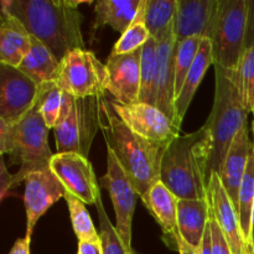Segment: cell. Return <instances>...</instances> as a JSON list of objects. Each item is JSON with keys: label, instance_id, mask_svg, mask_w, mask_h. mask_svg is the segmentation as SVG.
<instances>
[{"label": "cell", "instance_id": "obj_2", "mask_svg": "<svg viewBox=\"0 0 254 254\" xmlns=\"http://www.w3.org/2000/svg\"><path fill=\"white\" fill-rule=\"evenodd\" d=\"M104 121L101 129L108 149L116 155L126 175L141 197L160 181L161 161L169 144L150 140L134 133L112 111L109 102L103 99Z\"/></svg>", "mask_w": 254, "mask_h": 254}, {"label": "cell", "instance_id": "obj_40", "mask_svg": "<svg viewBox=\"0 0 254 254\" xmlns=\"http://www.w3.org/2000/svg\"><path fill=\"white\" fill-rule=\"evenodd\" d=\"M250 248L254 253V203L252 210V223H251V237H250Z\"/></svg>", "mask_w": 254, "mask_h": 254}, {"label": "cell", "instance_id": "obj_4", "mask_svg": "<svg viewBox=\"0 0 254 254\" xmlns=\"http://www.w3.org/2000/svg\"><path fill=\"white\" fill-rule=\"evenodd\" d=\"M248 111L236 82L235 72L216 67L213 106L203 124L207 136L208 173L220 174L230 146L241 129L247 126Z\"/></svg>", "mask_w": 254, "mask_h": 254}, {"label": "cell", "instance_id": "obj_36", "mask_svg": "<svg viewBox=\"0 0 254 254\" xmlns=\"http://www.w3.org/2000/svg\"><path fill=\"white\" fill-rule=\"evenodd\" d=\"M200 254H213L212 250V233H211V223L208 221L206 226L205 235H203L202 242L200 246Z\"/></svg>", "mask_w": 254, "mask_h": 254}, {"label": "cell", "instance_id": "obj_31", "mask_svg": "<svg viewBox=\"0 0 254 254\" xmlns=\"http://www.w3.org/2000/svg\"><path fill=\"white\" fill-rule=\"evenodd\" d=\"M202 39L190 37L176 42L175 47V101L184 86L186 76L196 59Z\"/></svg>", "mask_w": 254, "mask_h": 254}, {"label": "cell", "instance_id": "obj_6", "mask_svg": "<svg viewBox=\"0 0 254 254\" xmlns=\"http://www.w3.org/2000/svg\"><path fill=\"white\" fill-rule=\"evenodd\" d=\"M103 96L76 98L64 92L59 122L54 128L57 153H76L88 158L92 141L101 128Z\"/></svg>", "mask_w": 254, "mask_h": 254}, {"label": "cell", "instance_id": "obj_7", "mask_svg": "<svg viewBox=\"0 0 254 254\" xmlns=\"http://www.w3.org/2000/svg\"><path fill=\"white\" fill-rule=\"evenodd\" d=\"M250 1L218 0L210 37L213 64L235 72L247 49L250 29Z\"/></svg>", "mask_w": 254, "mask_h": 254}, {"label": "cell", "instance_id": "obj_8", "mask_svg": "<svg viewBox=\"0 0 254 254\" xmlns=\"http://www.w3.org/2000/svg\"><path fill=\"white\" fill-rule=\"evenodd\" d=\"M106 64L93 52L74 50L60 61L56 74L57 86L76 98L99 97L107 92Z\"/></svg>", "mask_w": 254, "mask_h": 254}, {"label": "cell", "instance_id": "obj_25", "mask_svg": "<svg viewBox=\"0 0 254 254\" xmlns=\"http://www.w3.org/2000/svg\"><path fill=\"white\" fill-rule=\"evenodd\" d=\"M178 0H145L144 21L150 37L158 42L174 35Z\"/></svg>", "mask_w": 254, "mask_h": 254}, {"label": "cell", "instance_id": "obj_32", "mask_svg": "<svg viewBox=\"0 0 254 254\" xmlns=\"http://www.w3.org/2000/svg\"><path fill=\"white\" fill-rule=\"evenodd\" d=\"M64 103V91L56 84L50 82L40 86L39 108L47 128L54 129L59 122Z\"/></svg>", "mask_w": 254, "mask_h": 254}, {"label": "cell", "instance_id": "obj_11", "mask_svg": "<svg viewBox=\"0 0 254 254\" xmlns=\"http://www.w3.org/2000/svg\"><path fill=\"white\" fill-rule=\"evenodd\" d=\"M112 111L134 133L150 140L170 144L180 136V128L155 106L138 102L134 104H122L108 101Z\"/></svg>", "mask_w": 254, "mask_h": 254}, {"label": "cell", "instance_id": "obj_30", "mask_svg": "<svg viewBox=\"0 0 254 254\" xmlns=\"http://www.w3.org/2000/svg\"><path fill=\"white\" fill-rule=\"evenodd\" d=\"M235 76L246 109L254 113V41L246 49Z\"/></svg>", "mask_w": 254, "mask_h": 254}, {"label": "cell", "instance_id": "obj_26", "mask_svg": "<svg viewBox=\"0 0 254 254\" xmlns=\"http://www.w3.org/2000/svg\"><path fill=\"white\" fill-rule=\"evenodd\" d=\"M156 71H158V41L150 37L141 47L139 102L155 106Z\"/></svg>", "mask_w": 254, "mask_h": 254}, {"label": "cell", "instance_id": "obj_1", "mask_svg": "<svg viewBox=\"0 0 254 254\" xmlns=\"http://www.w3.org/2000/svg\"><path fill=\"white\" fill-rule=\"evenodd\" d=\"M78 5L69 0H2L1 11L16 17L61 61L74 50H86Z\"/></svg>", "mask_w": 254, "mask_h": 254}, {"label": "cell", "instance_id": "obj_16", "mask_svg": "<svg viewBox=\"0 0 254 254\" xmlns=\"http://www.w3.org/2000/svg\"><path fill=\"white\" fill-rule=\"evenodd\" d=\"M218 0H178L174 36L176 42L190 37H210Z\"/></svg>", "mask_w": 254, "mask_h": 254}, {"label": "cell", "instance_id": "obj_15", "mask_svg": "<svg viewBox=\"0 0 254 254\" xmlns=\"http://www.w3.org/2000/svg\"><path fill=\"white\" fill-rule=\"evenodd\" d=\"M206 200L210 206V216L217 221L218 226L230 245L232 254L252 253V250L243 238L237 211L231 198L228 197L218 174L213 173L210 176Z\"/></svg>", "mask_w": 254, "mask_h": 254}, {"label": "cell", "instance_id": "obj_12", "mask_svg": "<svg viewBox=\"0 0 254 254\" xmlns=\"http://www.w3.org/2000/svg\"><path fill=\"white\" fill-rule=\"evenodd\" d=\"M50 169L67 192L87 205H96L101 197L99 185L88 158L76 153H57L52 156Z\"/></svg>", "mask_w": 254, "mask_h": 254}, {"label": "cell", "instance_id": "obj_5", "mask_svg": "<svg viewBox=\"0 0 254 254\" xmlns=\"http://www.w3.org/2000/svg\"><path fill=\"white\" fill-rule=\"evenodd\" d=\"M49 130L36 104L14 124L0 122V150L10 156L11 165H19L20 170L12 176V186L25 181L26 176L36 171L50 169L51 153L47 141Z\"/></svg>", "mask_w": 254, "mask_h": 254}, {"label": "cell", "instance_id": "obj_3", "mask_svg": "<svg viewBox=\"0 0 254 254\" xmlns=\"http://www.w3.org/2000/svg\"><path fill=\"white\" fill-rule=\"evenodd\" d=\"M160 181L179 200H206L210 173L203 127L169 144L161 161Z\"/></svg>", "mask_w": 254, "mask_h": 254}, {"label": "cell", "instance_id": "obj_38", "mask_svg": "<svg viewBox=\"0 0 254 254\" xmlns=\"http://www.w3.org/2000/svg\"><path fill=\"white\" fill-rule=\"evenodd\" d=\"M12 176L14 175H10L9 171L6 170L5 161L1 160V176H0V179H1V198H4L7 190L12 188Z\"/></svg>", "mask_w": 254, "mask_h": 254}, {"label": "cell", "instance_id": "obj_29", "mask_svg": "<svg viewBox=\"0 0 254 254\" xmlns=\"http://www.w3.org/2000/svg\"><path fill=\"white\" fill-rule=\"evenodd\" d=\"M144 14H145V0L141 1L133 24L114 45L112 55L131 54L136 50H140L146 44V41L150 39V34H149L145 26V21H144Z\"/></svg>", "mask_w": 254, "mask_h": 254}, {"label": "cell", "instance_id": "obj_9", "mask_svg": "<svg viewBox=\"0 0 254 254\" xmlns=\"http://www.w3.org/2000/svg\"><path fill=\"white\" fill-rule=\"evenodd\" d=\"M99 184L108 191L113 202L117 232L121 236L127 251L133 254L131 222L135 210L136 196L139 195L111 149L107 150V173L102 176Z\"/></svg>", "mask_w": 254, "mask_h": 254}, {"label": "cell", "instance_id": "obj_34", "mask_svg": "<svg viewBox=\"0 0 254 254\" xmlns=\"http://www.w3.org/2000/svg\"><path fill=\"white\" fill-rule=\"evenodd\" d=\"M211 233H212V250L213 254H232L230 245L223 235L222 230L218 226L217 221L210 216Z\"/></svg>", "mask_w": 254, "mask_h": 254}, {"label": "cell", "instance_id": "obj_41", "mask_svg": "<svg viewBox=\"0 0 254 254\" xmlns=\"http://www.w3.org/2000/svg\"><path fill=\"white\" fill-rule=\"evenodd\" d=\"M253 135H254V121H253ZM253 144H254V139H253Z\"/></svg>", "mask_w": 254, "mask_h": 254}, {"label": "cell", "instance_id": "obj_10", "mask_svg": "<svg viewBox=\"0 0 254 254\" xmlns=\"http://www.w3.org/2000/svg\"><path fill=\"white\" fill-rule=\"evenodd\" d=\"M40 86L17 67L0 64V122H19L39 98Z\"/></svg>", "mask_w": 254, "mask_h": 254}, {"label": "cell", "instance_id": "obj_24", "mask_svg": "<svg viewBox=\"0 0 254 254\" xmlns=\"http://www.w3.org/2000/svg\"><path fill=\"white\" fill-rule=\"evenodd\" d=\"M31 42V50L17 68L39 86L55 82L60 61L41 41H39L32 35Z\"/></svg>", "mask_w": 254, "mask_h": 254}, {"label": "cell", "instance_id": "obj_28", "mask_svg": "<svg viewBox=\"0 0 254 254\" xmlns=\"http://www.w3.org/2000/svg\"><path fill=\"white\" fill-rule=\"evenodd\" d=\"M64 200L68 206L72 227L78 238V242H97L101 240L84 203L69 192H66Z\"/></svg>", "mask_w": 254, "mask_h": 254}, {"label": "cell", "instance_id": "obj_13", "mask_svg": "<svg viewBox=\"0 0 254 254\" xmlns=\"http://www.w3.org/2000/svg\"><path fill=\"white\" fill-rule=\"evenodd\" d=\"M24 183L26 237H31L39 218L60 198H64L67 191L51 169L30 174Z\"/></svg>", "mask_w": 254, "mask_h": 254}, {"label": "cell", "instance_id": "obj_42", "mask_svg": "<svg viewBox=\"0 0 254 254\" xmlns=\"http://www.w3.org/2000/svg\"><path fill=\"white\" fill-rule=\"evenodd\" d=\"M251 254H254V253H253V252H252V253H251Z\"/></svg>", "mask_w": 254, "mask_h": 254}, {"label": "cell", "instance_id": "obj_33", "mask_svg": "<svg viewBox=\"0 0 254 254\" xmlns=\"http://www.w3.org/2000/svg\"><path fill=\"white\" fill-rule=\"evenodd\" d=\"M97 208H98V217H99V227H101V243L103 254H130L127 251L121 236L117 232L116 226L112 225L104 211L103 203H102L101 197L97 201Z\"/></svg>", "mask_w": 254, "mask_h": 254}, {"label": "cell", "instance_id": "obj_18", "mask_svg": "<svg viewBox=\"0 0 254 254\" xmlns=\"http://www.w3.org/2000/svg\"><path fill=\"white\" fill-rule=\"evenodd\" d=\"M252 148L253 141L250 138L248 126H245L233 139L227 156H226L220 174H218L221 183H222L228 197L232 201L236 211L238 210V193H240L241 184H242L243 176H245L246 169H247Z\"/></svg>", "mask_w": 254, "mask_h": 254}, {"label": "cell", "instance_id": "obj_23", "mask_svg": "<svg viewBox=\"0 0 254 254\" xmlns=\"http://www.w3.org/2000/svg\"><path fill=\"white\" fill-rule=\"evenodd\" d=\"M143 0H101L94 6V29L109 25L122 35L135 20Z\"/></svg>", "mask_w": 254, "mask_h": 254}, {"label": "cell", "instance_id": "obj_27", "mask_svg": "<svg viewBox=\"0 0 254 254\" xmlns=\"http://www.w3.org/2000/svg\"><path fill=\"white\" fill-rule=\"evenodd\" d=\"M254 203V144L251 151L247 169L241 184L238 193V220H240L241 231L246 243L250 246L251 223H252V210Z\"/></svg>", "mask_w": 254, "mask_h": 254}, {"label": "cell", "instance_id": "obj_35", "mask_svg": "<svg viewBox=\"0 0 254 254\" xmlns=\"http://www.w3.org/2000/svg\"><path fill=\"white\" fill-rule=\"evenodd\" d=\"M77 254H103L101 240L97 242H78Z\"/></svg>", "mask_w": 254, "mask_h": 254}, {"label": "cell", "instance_id": "obj_17", "mask_svg": "<svg viewBox=\"0 0 254 254\" xmlns=\"http://www.w3.org/2000/svg\"><path fill=\"white\" fill-rule=\"evenodd\" d=\"M175 47L176 40L174 35L158 42L155 107L181 129L175 111Z\"/></svg>", "mask_w": 254, "mask_h": 254}, {"label": "cell", "instance_id": "obj_14", "mask_svg": "<svg viewBox=\"0 0 254 254\" xmlns=\"http://www.w3.org/2000/svg\"><path fill=\"white\" fill-rule=\"evenodd\" d=\"M141 49L126 55H112L106 64L107 92L122 104H134L140 96Z\"/></svg>", "mask_w": 254, "mask_h": 254}, {"label": "cell", "instance_id": "obj_37", "mask_svg": "<svg viewBox=\"0 0 254 254\" xmlns=\"http://www.w3.org/2000/svg\"><path fill=\"white\" fill-rule=\"evenodd\" d=\"M176 251H178L179 254H200V248L193 247L190 243L186 242L181 237L180 233L176 236Z\"/></svg>", "mask_w": 254, "mask_h": 254}, {"label": "cell", "instance_id": "obj_22", "mask_svg": "<svg viewBox=\"0 0 254 254\" xmlns=\"http://www.w3.org/2000/svg\"><path fill=\"white\" fill-rule=\"evenodd\" d=\"M212 64L213 55L211 40L202 39L195 61H193L192 66H191L190 71H189L188 76H186L185 82H184L183 88H181L180 93H179L178 98L175 101L176 117H178V122L180 126L183 123L184 118H185L186 112H188L189 107H190L191 102H192L193 96H195L198 86L201 84V81H202L206 71H207L208 67Z\"/></svg>", "mask_w": 254, "mask_h": 254}, {"label": "cell", "instance_id": "obj_39", "mask_svg": "<svg viewBox=\"0 0 254 254\" xmlns=\"http://www.w3.org/2000/svg\"><path fill=\"white\" fill-rule=\"evenodd\" d=\"M30 242H31V237H26V236L25 238L17 240L9 254H30Z\"/></svg>", "mask_w": 254, "mask_h": 254}, {"label": "cell", "instance_id": "obj_20", "mask_svg": "<svg viewBox=\"0 0 254 254\" xmlns=\"http://www.w3.org/2000/svg\"><path fill=\"white\" fill-rule=\"evenodd\" d=\"M31 35L12 15L1 11L0 64L19 67L31 50Z\"/></svg>", "mask_w": 254, "mask_h": 254}, {"label": "cell", "instance_id": "obj_19", "mask_svg": "<svg viewBox=\"0 0 254 254\" xmlns=\"http://www.w3.org/2000/svg\"><path fill=\"white\" fill-rule=\"evenodd\" d=\"M150 215L163 230V240L168 247L176 250V236L179 235L178 203L179 198L164 185L156 183L144 197H141Z\"/></svg>", "mask_w": 254, "mask_h": 254}, {"label": "cell", "instance_id": "obj_21", "mask_svg": "<svg viewBox=\"0 0 254 254\" xmlns=\"http://www.w3.org/2000/svg\"><path fill=\"white\" fill-rule=\"evenodd\" d=\"M208 221L210 206L207 200H179V232L186 242L200 248Z\"/></svg>", "mask_w": 254, "mask_h": 254}]
</instances>
